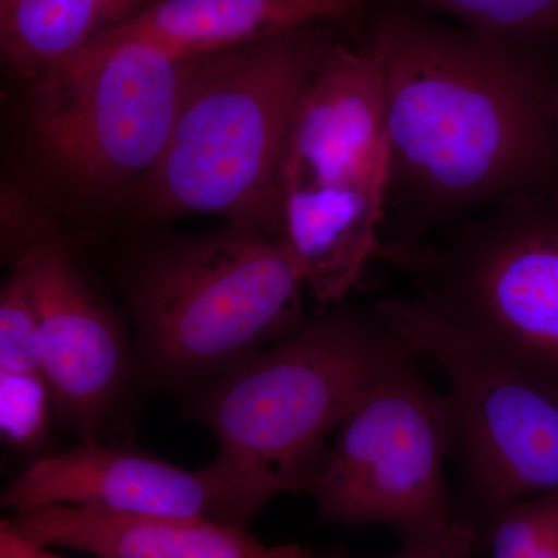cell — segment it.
I'll use <instances>...</instances> for the list:
<instances>
[{
  "mask_svg": "<svg viewBox=\"0 0 558 558\" xmlns=\"http://www.w3.org/2000/svg\"><path fill=\"white\" fill-rule=\"evenodd\" d=\"M387 90V215L381 244L418 241L538 190L554 161L558 97L509 40L407 20L380 24Z\"/></svg>",
  "mask_w": 558,
  "mask_h": 558,
  "instance_id": "6da1fadb",
  "label": "cell"
},
{
  "mask_svg": "<svg viewBox=\"0 0 558 558\" xmlns=\"http://www.w3.org/2000/svg\"><path fill=\"white\" fill-rule=\"evenodd\" d=\"M299 32L194 58L170 138L135 189L145 213L219 216L282 240L286 149L319 53Z\"/></svg>",
  "mask_w": 558,
  "mask_h": 558,
  "instance_id": "7a4b0ae2",
  "label": "cell"
},
{
  "mask_svg": "<svg viewBox=\"0 0 558 558\" xmlns=\"http://www.w3.org/2000/svg\"><path fill=\"white\" fill-rule=\"evenodd\" d=\"M399 344L376 311L333 304L197 388L189 411L216 439V459L267 497L310 492L330 438Z\"/></svg>",
  "mask_w": 558,
  "mask_h": 558,
  "instance_id": "3957f363",
  "label": "cell"
},
{
  "mask_svg": "<svg viewBox=\"0 0 558 558\" xmlns=\"http://www.w3.org/2000/svg\"><path fill=\"white\" fill-rule=\"evenodd\" d=\"M126 289L143 366L171 387H204L306 322L284 240L244 227L149 250Z\"/></svg>",
  "mask_w": 558,
  "mask_h": 558,
  "instance_id": "277c9868",
  "label": "cell"
},
{
  "mask_svg": "<svg viewBox=\"0 0 558 558\" xmlns=\"http://www.w3.org/2000/svg\"><path fill=\"white\" fill-rule=\"evenodd\" d=\"M191 64L146 40L101 38L27 83L38 170L84 207L135 191L170 138Z\"/></svg>",
  "mask_w": 558,
  "mask_h": 558,
  "instance_id": "5b68a950",
  "label": "cell"
},
{
  "mask_svg": "<svg viewBox=\"0 0 558 558\" xmlns=\"http://www.w3.org/2000/svg\"><path fill=\"white\" fill-rule=\"evenodd\" d=\"M538 190L447 227L439 241L381 244L377 258L451 325L558 389V209Z\"/></svg>",
  "mask_w": 558,
  "mask_h": 558,
  "instance_id": "8992f818",
  "label": "cell"
},
{
  "mask_svg": "<svg viewBox=\"0 0 558 558\" xmlns=\"http://www.w3.org/2000/svg\"><path fill=\"white\" fill-rule=\"evenodd\" d=\"M374 311L446 377L451 454L464 487L458 510L480 539L501 510L558 490V389L488 351L417 296L384 299Z\"/></svg>",
  "mask_w": 558,
  "mask_h": 558,
  "instance_id": "52a82bcc",
  "label": "cell"
},
{
  "mask_svg": "<svg viewBox=\"0 0 558 558\" xmlns=\"http://www.w3.org/2000/svg\"><path fill=\"white\" fill-rule=\"evenodd\" d=\"M421 360L400 340L337 428L310 490L323 521L385 524L411 539L457 519L449 407Z\"/></svg>",
  "mask_w": 558,
  "mask_h": 558,
  "instance_id": "ba28073f",
  "label": "cell"
},
{
  "mask_svg": "<svg viewBox=\"0 0 558 558\" xmlns=\"http://www.w3.org/2000/svg\"><path fill=\"white\" fill-rule=\"evenodd\" d=\"M2 248L38 315L43 371L54 410L83 440H100L130 389V343L54 223L3 186Z\"/></svg>",
  "mask_w": 558,
  "mask_h": 558,
  "instance_id": "9c48e42d",
  "label": "cell"
},
{
  "mask_svg": "<svg viewBox=\"0 0 558 558\" xmlns=\"http://www.w3.org/2000/svg\"><path fill=\"white\" fill-rule=\"evenodd\" d=\"M270 498L218 459L204 469L175 468L163 459L101 440L33 462L2 492L3 508L73 506L117 515L204 519L247 526Z\"/></svg>",
  "mask_w": 558,
  "mask_h": 558,
  "instance_id": "30bf717a",
  "label": "cell"
},
{
  "mask_svg": "<svg viewBox=\"0 0 558 558\" xmlns=\"http://www.w3.org/2000/svg\"><path fill=\"white\" fill-rule=\"evenodd\" d=\"M380 174H388V132L379 46L319 50L290 130L284 193Z\"/></svg>",
  "mask_w": 558,
  "mask_h": 558,
  "instance_id": "8fae6325",
  "label": "cell"
},
{
  "mask_svg": "<svg viewBox=\"0 0 558 558\" xmlns=\"http://www.w3.org/2000/svg\"><path fill=\"white\" fill-rule=\"evenodd\" d=\"M9 521L35 545L76 549L97 558H329L300 545H264L244 526L204 519L40 506L14 512Z\"/></svg>",
  "mask_w": 558,
  "mask_h": 558,
  "instance_id": "7c38bea8",
  "label": "cell"
},
{
  "mask_svg": "<svg viewBox=\"0 0 558 558\" xmlns=\"http://www.w3.org/2000/svg\"><path fill=\"white\" fill-rule=\"evenodd\" d=\"M387 194L388 174L286 191L282 240L322 306L347 299L379 255Z\"/></svg>",
  "mask_w": 558,
  "mask_h": 558,
  "instance_id": "4fadbf2b",
  "label": "cell"
},
{
  "mask_svg": "<svg viewBox=\"0 0 558 558\" xmlns=\"http://www.w3.org/2000/svg\"><path fill=\"white\" fill-rule=\"evenodd\" d=\"M351 10L354 7L347 0H150L101 38L146 40L182 60H194Z\"/></svg>",
  "mask_w": 558,
  "mask_h": 558,
  "instance_id": "5bb4252c",
  "label": "cell"
},
{
  "mask_svg": "<svg viewBox=\"0 0 558 558\" xmlns=\"http://www.w3.org/2000/svg\"><path fill=\"white\" fill-rule=\"evenodd\" d=\"M150 0H0V50L32 83L131 20Z\"/></svg>",
  "mask_w": 558,
  "mask_h": 558,
  "instance_id": "9a60e30c",
  "label": "cell"
},
{
  "mask_svg": "<svg viewBox=\"0 0 558 558\" xmlns=\"http://www.w3.org/2000/svg\"><path fill=\"white\" fill-rule=\"evenodd\" d=\"M490 558H558V490L515 502L481 534Z\"/></svg>",
  "mask_w": 558,
  "mask_h": 558,
  "instance_id": "2e32d148",
  "label": "cell"
},
{
  "mask_svg": "<svg viewBox=\"0 0 558 558\" xmlns=\"http://www.w3.org/2000/svg\"><path fill=\"white\" fill-rule=\"evenodd\" d=\"M53 392L43 373L0 371V432L9 446L39 449L49 436Z\"/></svg>",
  "mask_w": 558,
  "mask_h": 558,
  "instance_id": "e0dca14e",
  "label": "cell"
},
{
  "mask_svg": "<svg viewBox=\"0 0 558 558\" xmlns=\"http://www.w3.org/2000/svg\"><path fill=\"white\" fill-rule=\"evenodd\" d=\"M502 40L558 27V0H418Z\"/></svg>",
  "mask_w": 558,
  "mask_h": 558,
  "instance_id": "ac0fdd59",
  "label": "cell"
},
{
  "mask_svg": "<svg viewBox=\"0 0 558 558\" xmlns=\"http://www.w3.org/2000/svg\"><path fill=\"white\" fill-rule=\"evenodd\" d=\"M0 371L44 374L38 315L24 278L14 269L0 292Z\"/></svg>",
  "mask_w": 558,
  "mask_h": 558,
  "instance_id": "d6986e66",
  "label": "cell"
},
{
  "mask_svg": "<svg viewBox=\"0 0 558 558\" xmlns=\"http://www.w3.org/2000/svg\"><path fill=\"white\" fill-rule=\"evenodd\" d=\"M480 549L478 529L458 510L457 519L449 526L424 537L403 539L402 550L391 558H473Z\"/></svg>",
  "mask_w": 558,
  "mask_h": 558,
  "instance_id": "ffe728a7",
  "label": "cell"
},
{
  "mask_svg": "<svg viewBox=\"0 0 558 558\" xmlns=\"http://www.w3.org/2000/svg\"><path fill=\"white\" fill-rule=\"evenodd\" d=\"M0 558H64L51 553L49 548L35 545L22 538L9 520L0 523Z\"/></svg>",
  "mask_w": 558,
  "mask_h": 558,
  "instance_id": "44dd1931",
  "label": "cell"
},
{
  "mask_svg": "<svg viewBox=\"0 0 558 558\" xmlns=\"http://www.w3.org/2000/svg\"><path fill=\"white\" fill-rule=\"evenodd\" d=\"M348 3H351L352 7H357V3L360 2V0H347Z\"/></svg>",
  "mask_w": 558,
  "mask_h": 558,
  "instance_id": "7402d4cb",
  "label": "cell"
}]
</instances>
